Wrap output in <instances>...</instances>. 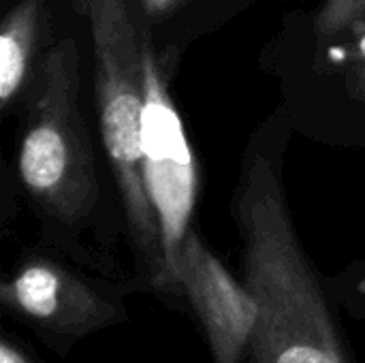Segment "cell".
<instances>
[{
  "label": "cell",
  "mask_w": 365,
  "mask_h": 363,
  "mask_svg": "<svg viewBox=\"0 0 365 363\" xmlns=\"http://www.w3.org/2000/svg\"><path fill=\"white\" fill-rule=\"evenodd\" d=\"M233 214L244 240V285L259 306L252 363H349L265 156L244 171Z\"/></svg>",
  "instance_id": "obj_1"
},
{
  "label": "cell",
  "mask_w": 365,
  "mask_h": 363,
  "mask_svg": "<svg viewBox=\"0 0 365 363\" xmlns=\"http://www.w3.org/2000/svg\"><path fill=\"white\" fill-rule=\"evenodd\" d=\"M94 49L98 124L128 231L158 289H171L163 233L143 182V47L128 0H81Z\"/></svg>",
  "instance_id": "obj_2"
},
{
  "label": "cell",
  "mask_w": 365,
  "mask_h": 363,
  "mask_svg": "<svg viewBox=\"0 0 365 363\" xmlns=\"http://www.w3.org/2000/svg\"><path fill=\"white\" fill-rule=\"evenodd\" d=\"M79 51L66 36L41 64V92L19 143V178L60 223L75 225L96 203L94 154L77 103Z\"/></svg>",
  "instance_id": "obj_3"
},
{
  "label": "cell",
  "mask_w": 365,
  "mask_h": 363,
  "mask_svg": "<svg viewBox=\"0 0 365 363\" xmlns=\"http://www.w3.org/2000/svg\"><path fill=\"white\" fill-rule=\"evenodd\" d=\"M145 107L141 122L143 182L156 212L171 289H175L173 265L178 248L188 233L197 197V163L186 139L182 120L160 79L156 58L143 45Z\"/></svg>",
  "instance_id": "obj_4"
},
{
  "label": "cell",
  "mask_w": 365,
  "mask_h": 363,
  "mask_svg": "<svg viewBox=\"0 0 365 363\" xmlns=\"http://www.w3.org/2000/svg\"><path fill=\"white\" fill-rule=\"evenodd\" d=\"M173 280L175 289L186 293L205 329L214 363L242 362L259 317L257 300L246 285H240L229 274L192 229H188L178 248Z\"/></svg>",
  "instance_id": "obj_5"
},
{
  "label": "cell",
  "mask_w": 365,
  "mask_h": 363,
  "mask_svg": "<svg viewBox=\"0 0 365 363\" xmlns=\"http://www.w3.org/2000/svg\"><path fill=\"white\" fill-rule=\"evenodd\" d=\"M2 297L21 317L56 336H86L115 317V308L83 280L43 259L26 263L4 285Z\"/></svg>",
  "instance_id": "obj_6"
},
{
  "label": "cell",
  "mask_w": 365,
  "mask_h": 363,
  "mask_svg": "<svg viewBox=\"0 0 365 363\" xmlns=\"http://www.w3.org/2000/svg\"><path fill=\"white\" fill-rule=\"evenodd\" d=\"M43 0H19L0 28V101L9 107L19 94L41 36Z\"/></svg>",
  "instance_id": "obj_7"
},
{
  "label": "cell",
  "mask_w": 365,
  "mask_h": 363,
  "mask_svg": "<svg viewBox=\"0 0 365 363\" xmlns=\"http://www.w3.org/2000/svg\"><path fill=\"white\" fill-rule=\"evenodd\" d=\"M365 15V0H323L317 13V34L331 39L346 32L359 17Z\"/></svg>",
  "instance_id": "obj_8"
},
{
  "label": "cell",
  "mask_w": 365,
  "mask_h": 363,
  "mask_svg": "<svg viewBox=\"0 0 365 363\" xmlns=\"http://www.w3.org/2000/svg\"><path fill=\"white\" fill-rule=\"evenodd\" d=\"M346 32H351L349 47L342 51L346 62L353 64H365V15L359 17Z\"/></svg>",
  "instance_id": "obj_9"
},
{
  "label": "cell",
  "mask_w": 365,
  "mask_h": 363,
  "mask_svg": "<svg viewBox=\"0 0 365 363\" xmlns=\"http://www.w3.org/2000/svg\"><path fill=\"white\" fill-rule=\"evenodd\" d=\"M346 90L353 98L365 103V64H353L346 73Z\"/></svg>",
  "instance_id": "obj_10"
},
{
  "label": "cell",
  "mask_w": 365,
  "mask_h": 363,
  "mask_svg": "<svg viewBox=\"0 0 365 363\" xmlns=\"http://www.w3.org/2000/svg\"><path fill=\"white\" fill-rule=\"evenodd\" d=\"M182 0H141V9H143V15L148 19H158L163 17L165 13H169L171 9H175Z\"/></svg>",
  "instance_id": "obj_11"
},
{
  "label": "cell",
  "mask_w": 365,
  "mask_h": 363,
  "mask_svg": "<svg viewBox=\"0 0 365 363\" xmlns=\"http://www.w3.org/2000/svg\"><path fill=\"white\" fill-rule=\"evenodd\" d=\"M0 363H28V359L21 355L19 349H15L9 340H4L0 347Z\"/></svg>",
  "instance_id": "obj_12"
}]
</instances>
